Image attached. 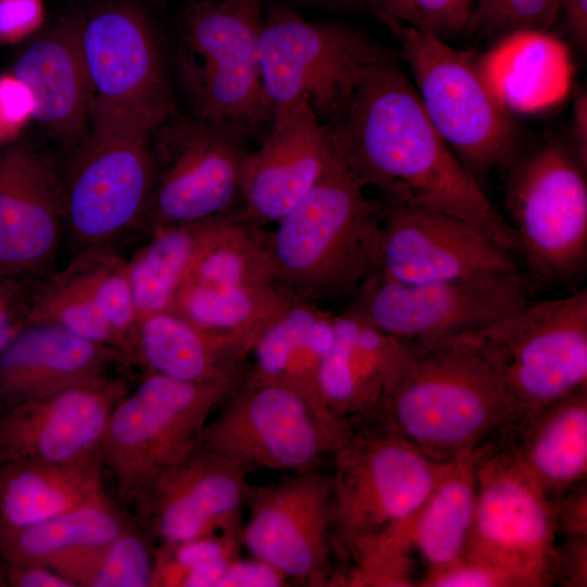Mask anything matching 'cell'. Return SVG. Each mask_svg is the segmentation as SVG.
Listing matches in <instances>:
<instances>
[{
	"label": "cell",
	"mask_w": 587,
	"mask_h": 587,
	"mask_svg": "<svg viewBox=\"0 0 587 587\" xmlns=\"http://www.w3.org/2000/svg\"><path fill=\"white\" fill-rule=\"evenodd\" d=\"M326 128L336 151L386 207L437 210L515 238L434 127L397 57L367 73Z\"/></svg>",
	"instance_id": "cell-1"
},
{
	"label": "cell",
	"mask_w": 587,
	"mask_h": 587,
	"mask_svg": "<svg viewBox=\"0 0 587 587\" xmlns=\"http://www.w3.org/2000/svg\"><path fill=\"white\" fill-rule=\"evenodd\" d=\"M375 415L383 429L439 461L491 445L520 421L489 369L453 340L407 344Z\"/></svg>",
	"instance_id": "cell-2"
},
{
	"label": "cell",
	"mask_w": 587,
	"mask_h": 587,
	"mask_svg": "<svg viewBox=\"0 0 587 587\" xmlns=\"http://www.w3.org/2000/svg\"><path fill=\"white\" fill-rule=\"evenodd\" d=\"M365 189L332 145L316 184L270 232L275 279L292 298L349 301L375 272L386 205Z\"/></svg>",
	"instance_id": "cell-3"
},
{
	"label": "cell",
	"mask_w": 587,
	"mask_h": 587,
	"mask_svg": "<svg viewBox=\"0 0 587 587\" xmlns=\"http://www.w3.org/2000/svg\"><path fill=\"white\" fill-rule=\"evenodd\" d=\"M263 15L264 0H196L177 35L188 114L243 142L260 139L272 122L259 51Z\"/></svg>",
	"instance_id": "cell-4"
},
{
	"label": "cell",
	"mask_w": 587,
	"mask_h": 587,
	"mask_svg": "<svg viewBox=\"0 0 587 587\" xmlns=\"http://www.w3.org/2000/svg\"><path fill=\"white\" fill-rule=\"evenodd\" d=\"M243 373L187 382L148 373L114 407L99 448L103 478L137 514L159 479L200 447L205 425Z\"/></svg>",
	"instance_id": "cell-5"
},
{
	"label": "cell",
	"mask_w": 587,
	"mask_h": 587,
	"mask_svg": "<svg viewBox=\"0 0 587 587\" xmlns=\"http://www.w3.org/2000/svg\"><path fill=\"white\" fill-rule=\"evenodd\" d=\"M448 340L482 360L521 420L587 387V289L527 303Z\"/></svg>",
	"instance_id": "cell-6"
},
{
	"label": "cell",
	"mask_w": 587,
	"mask_h": 587,
	"mask_svg": "<svg viewBox=\"0 0 587 587\" xmlns=\"http://www.w3.org/2000/svg\"><path fill=\"white\" fill-rule=\"evenodd\" d=\"M259 51L272 120L305 103L325 126L374 66L397 57L351 24L311 21L280 4L264 11Z\"/></svg>",
	"instance_id": "cell-7"
},
{
	"label": "cell",
	"mask_w": 587,
	"mask_h": 587,
	"mask_svg": "<svg viewBox=\"0 0 587 587\" xmlns=\"http://www.w3.org/2000/svg\"><path fill=\"white\" fill-rule=\"evenodd\" d=\"M421 103L434 127L480 184L516 158V130L479 59L433 33L389 21Z\"/></svg>",
	"instance_id": "cell-8"
},
{
	"label": "cell",
	"mask_w": 587,
	"mask_h": 587,
	"mask_svg": "<svg viewBox=\"0 0 587 587\" xmlns=\"http://www.w3.org/2000/svg\"><path fill=\"white\" fill-rule=\"evenodd\" d=\"M89 91L88 135L151 136L174 111L159 40L147 14L114 1L78 21Z\"/></svg>",
	"instance_id": "cell-9"
},
{
	"label": "cell",
	"mask_w": 587,
	"mask_h": 587,
	"mask_svg": "<svg viewBox=\"0 0 587 587\" xmlns=\"http://www.w3.org/2000/svg\"><path fill=\"white\" fill-rule=\"evenodd\" d=\"M586 170L570 146L555 141L515 158L505 170V208L528 291L574 285L586 273Z\"/></svg>",
	"instance_id": "cell-10"
},
{
	"label": "cell",
	"mask_w": 587,
	"mask_h": 587,
	"mask_svg": "<svg viewBox=\"0 0 587 587\" xmlns=\"http://www.w3.org/2000/svg\"><path fill=\"white\" fill-rule=\"evenodd\" d=\"M527 292L521 273L404 283L373 272L347 308L402 342L428 346L510 315L528 303Z\"/></svg>",
	"instance_id": "cell-11"
},
{
	"label": "cell",
	"mask_w": 587,
	"mask_h": 587,
	"mask_svg": "<svg viewBox=\"0 0 587 587\" xmlns=\"http://www.w3.org/2000/svg\"><path fill=\"white\" fill-rule=\"evenodd\" d=\"M334 455L333 534L342 554L354 540L412 517L449 461L383 428L354 433Z\"/></svg>",
	"instance_id": "cell-12"
},
{
	"label": "cell",
	"mask_w": 587,
	"mask_h": 587,
	"mask_svg": "<svg viewBox=\"0 0 587 587\" xmlns=\"http://www.w3.org/2000/svg\"><path fill=\"white\" fill-rule=\"evenodd\" d=\"M558 532L554 500L498 444L487 446L461 557L507 571L522 587L547 586L554 582Z\"/></svg>",
	"instance_id": "cell-13"
},
{
	"label": "cell",
	"mask_w": 587,
	"mask_h": 587,
	"mask_svg": "<svg viewBox=\"0 0 587 587\" xmlns=\"http://www.w3.org/2000/svg\"><path fill=\"white\" fill-rule=\"evenodd\" d=\"M201 436L200 447L250 473L311 470L348 441L330 432L289 388L243 376Z\"/></svg>",
	"instance_id": "cell-14"
},
{
	"label": "cell",
	"mask_w": 587,
	"mask_h": 587,
	"mask_svg": "<svg viewBox=\"0 0 587 587\" xmlns=\"http://www.w3.org/2000/svg\"><path fill=\"white\" fill-rule=\"evenodd\" d=\"M151 136L88 135L61 174L65 235L74 250L115 247L141 230L154 162Z\"/></svg>",
	"instance_id": "cell-15"
},
{
	"label": "cell",
	"mask_w": 587,
	"mask_h": 587,
	"mask_svg": "<svg viewBox=\"0 0 587 587\" xmlns=\"http://www.w3.org/2000/svg\"><path fill=\"white\" fill-rule=\"evenodd\" d=\"M150 141L154 180L141 230L200 222L240 202L246 142L176 110Z\"/></svg>",
	"instance_id": "cell-16"
},
{
	"label": "cell",
	"mask_w": 587,
	"mask_h": 587,
	"mask_svg": "<svg viewBox=\"0 0 587 587\" xmlns=\"http://www.w3.org/2000/svg\"><path fill=\"white\" fill-rule=\"evenodd\" d=\"M516 241L432 209L386 207L375 272L404 283L520 273Z\"/></svg>",
	"instance_id": "cell-17"
},
{
	"label": "cell",
	"mask_w": 587,
	"mask_h": 587,
	"mask_svg": "<svg viewBox=\"0 0 587 587\" xmlns=\"http://www.w3.org/2000/svg\"><path fill=\"white\" fill-rule=\"evenodd\" d=\"M241 544L288 579L312 586L333 582L330 476L307 470L265 486L252 487Z\"/></svg>",
	"instance_id": "cell-18"
},
{
	"label": "cell",
	"mask_w": 587,
	"mask_h": 587,
	"mask_svg": "<svg viewBox=\"0 0 587 587\" xmlns=\"http://www.w3.org/2000/svg\"><path fill=\"white\" fill-rule=\"evenodd\" d=\"M33 284L25 323L57 324L129 362L138 317L127 259L115 247L74 250L64 267Z\"/></svg>",
	"instance_id": "cell-19"
},
{
	"label": "cell",
	"mask_w": 587,
	"mask_h": 587,
	"mask_svg": "<svg viewBox=\"0 0 587 587\" xmlns=\"http://www.w3.org/2000/svg\"><path fill=\"white\" fill-rule=\"evenodd\" d=\"M65 235L61 173L28 146L0 150V275L34 283L51 271Z\"/></svg>",
	"instance_id": "cell-20"
},
{
	"label": "cell",
	"mask_w": 587,
	"mask_h": 587,
	"mask_svg": "<svg viewBox=\"0 0 587 587\" xmlns=\"http://www.w3.org/2000/svg\"><path fill=\"white\" fill-rule=\"evenodd\" d=\"M108 375L0 409V462L70 463L99 455L109 417L127 392Z\"/></svg>",
	"instance_id": "cell-21"
},
{
	"label": "cell",
	"mask_w": 587,
	"mask_h": 587,
	"mask_svg": "<svg viewBox=\"0 0 587 587\" xmlns=\"http://www.w3.org/2000/svg\"><path fill=\"white\" fill-rule=\"evenodd\" d=\"M240 466L199 448L165 473L137 512L163 546L220 535L241 536L252 486Z\"/></svg>",
	"instance_id": "cell-22"
},
{
	"label": "cell",
	"mask_w": 587,
	"mask_h": 587,
	"mask_svg": "<svg viewBox=\"0 0 587 587\" xmlns=\"http://www.w3.org/2000/svg\"><path fill=\"white\" fill-rule=\"evenodd\" d=\"M330 153L327 128L308 104L274 117L259 147L245 155L240 215L259 226L277 223L316 184Z\"/></svg>",
	"instance_id": "cell-23"
},
{
	"label": "cell",
	"mask_w": 587,
	"mask_h": 587,
	"mask_svg": "<svg viewBox=\"0 0 587 587\" xmlns=\"http://www.w3.org/2000/svg\"><path fill=\"white\" fill-rule=\"evenodd\" d=\"M334 334L335 314L321 304L294 299L254 340L248 375L295 391L330 432L349 441L354 433L351 424L327 408L320 389L322 359Z\"/></svg>",
	"instance_id": "cell-24"
},
{
	"label": "cell",
	"mask_w": 587,
	"mask_h": 587,
	"mask_svg": "<svg viewBox=\"0 0 587 587\" xmlns=\"http://www.w3.org/2000/svg\"><path fill=\"white\" fill-rule=\"evenodd\" d=\"M112 348L49 322L25 323L0 353V405L20 404L108 375Z\"/></svg>",
	"instance_id": "cell-25"
},
{
	"label": "cell",
	"mask_w": 587,
	"mask_h": 587,
	"mask_svg": "<svg viewBox=\"0 0 587 587\" xmlns=\"http://www.w3.org/2000/svg\"><path fill=\"white\" fill-rule=\"evenodd\" d=\"M110 497L50 520L0 528V563L36 564L89 586L108 546L130 525Z\"/></svg>",
	"instance_id": "cell-26"
},
{
	"label": "cell",
	"mask_w": 587,
	"mask_h": 587,
	"mask_svg": "<svg viewBox=\"0 0 587 587\" xmlns=\"http://www.w3.org/2000/svg\"><path fill=\"white\" fill-rule=\"evenodd\" d=\"M29 89L37 120L75 149L88 136L89 91L78 22L48 29L23 49L11 72Z\"/></svg>",
	"instance_id": "cell-27"
},
{
	"label": "cell",
	"mask_w": 587,
	"mask_h": 587,
	"mask_svg": "<svg viewBox=\"0 0 587 587\" xmlns=\"http://www.w3.org/2000/svg\"><path fill=\"white\" fill-rule=\"evenodd\" d=\"M549 498L586 480L587 387L521 419L498 441Z\"/></svg>",
	"instance_id": "cell-28"
},
{
	"label": "cell",
	"mask_w": 587,
	"mask_h": 587,
	"mask_svg": "<svg viewBox=\"0 0 587 587\" xmlns=\"http://www.w3.org/2000/svg\"><path fill=\"white\" fill-rule=\"evenodd\" d=\"M407 344L373 327L347 307L335 314L334 339L320 367V389L339 419L375 415Z\"/></svg>",
	"instance_id": "cell-29"
},
{
	"label": "cell",
	"mask_w": 587,
	"mask_h": 587,
	"mask_svg": "<svg viewBox=\"0 0 587 587\" xmlns=\"http://www.w3.org/2000/svg\"><path fill=\"white\" fill-rule=\"evenodd\" d=\"M107 497L99 455L60 464L0 462V528L34 525Z\"/></svg>",
	"instance_id": "cell-30"
},
{
	"label": "cell",
	"mask_w": 587,
	"mask_h": 587,
	"mask_svg": "<svg viewBox=\"0 0 587 587\" xmlns=\"http://www.w3.org/2000/svg\"><path fill=\"white\" fill-rule=\"evenodd\" d=\"M246 357L183 315L165 310L138 321L129 362L187 382L220 379L242 372Z\"/></svg>",
	"instance_id": "cell-31"
},
{
	"label": "cell",
	"mask_w": 587,
	"mask_h": 587,
	"mask_svg": "<svg viewBox=\"0 0 587 587\" xmlns=\"http://www.w3.org/2000/svg\"><path fill=\"white\" fill-rule=\"evenodd\" d=\"M294 299L277 284L186 282L168 310L247 357L261 330Z\"/></svg>",
	"instance_id": "cell-32"
},
{
	"label": "cell",
	"mask_w": 587,
	"mask_h": 587,
	"mask_svg": "<svg viewBox=\"0 0 587 587\" xmlns=\"http://www.w3.org/2000/svg\"><path fill=\"white\" fill-rule=\"evenodd\" d=\"M486 447L449 460L422 507L403 522L409 542L424 558L427 571L462 555L474 516L478 463Z\"/></svg>",
	"instance_id": "cell-33"
},
{
	"label": "cell",
	"mask_w": 587,
	"mask_h": 587,
	"mask_svg": "<svg viewBox=\"0 0 587 587\" xmlns=\"http://www.w3.org/2000/svg\"><path fill=\"white\" fill-rule=\"evenodd\" d=\"M479 62L487 82L508 110L544 108L566 90V55L548 33L524 32L502 37L497 49Z\"/></svg>",
	"instance_id": "cell-34"
},
{
	"label": "cell",
	"mask_w": 587,
	"mask_h": 587,
	"mask_svg": "<svg viewBox=\"0 0 587 587\" xmlns=\"http://www.w3.org/2000/svg\"><path fill=\"white\" fill-rule=\"evenodd\" d=\"M224 214V213H223ZM163 226L127 259L138 321L168 310L197 258L216 230L222 215Z\"/></svg>",
	"instance_id": "cell-35"
},
{
	"label": "cell",
	"mask_w": 587,
	"mask_h": 587,
	"mask_svg": "<svg viewBox=\"0 0 587 587\" xmlns=\"http://www.w3.org/2000/svg\"><path fill=\"white\" fill-rule=\"evenodd\" d=\"M559 0H475L467 34L499 36L548 33L558 20Z\"/></svg>",
	"instance_id": "cell-36"
},
{
	"label": "cell",
	"mask_w": 587,
	"mask_h": 587,
	"mask_svg": "<svg viewBox=\"0 0 587 587\" xmlns=\"http://www.w3.org/2000/svg\"><path fill=\"white\" fill-rule=\"evenodd\" d=\"M154 566L152 548L143 536L129 526L108 546L89 586H153Z\"/></svg>",
	"instance_id": "cell-37"
},
{
	"label": "cell",
	"mask_w": 587,
	"mask_h": 587,
	"mask_svg": "<svg viewBox=\"0 0 587 587\" xmlns=\"http://www.w3.org/2000/svg\"><path fill=\"white\" fill-rule=\"evenodd\" d=\"M423 587H522L511 573L492 565L460 558L438 570L427 571Z\"/></svg>",
	"instance_id": "cell-38"
},
{
	"label": "cell",
	"mask_w": 587,
	"mask_h": 587,
	"mask_svg": "<svg viewBox=\"0 0 587 587\" xmlns=\"http://www.w3.org/2000/svg\"><path fill=\"white\" fill-rule=\"evenodd\" d=\"M35 118V102L27 86L12 73L0 75V145L15 140Z\"/></svg>",
	"instance_id": "cell-39"
},
{
	"label": "cell",
	"mask_w": 587,
	"mask_h": 587,
	"mask_svg": "<svg viewBox=\"0 0 587 587\" xmlns=\"http://www.w3.org/2000/svg\"><path fill=\"white\" fill-rule=\"evenodd\" d=\"M421 28L447 39L467 34L475 0H414Z\"/></svg>",
	"instance_id": "cell-40"
},
{
	"label": "cell",
	"mask_w": 587,
	"mask_h": 587,
	"mask_svg": "<svg viewBox=\"0 0 587 587\" xmlns=\"http://www.w3.org/2000/svg\"><path fill=\"white\" fill-rule=\"evenodd\" d=\"M42 22V0H0V45L34 36Z\"/></svg>",
	"instance_id": "cell-41"
},
{
	"label": "cell",
	"mask_w": 587,
	"mask_h": 587,
	"mask_svg": "<svg viewBox=\"0 0 587 587\" xmlns=\"http://www.w3.org/2000/svg\"><path fill=\"white\" fill-rule=\"evenodd\" d=\"M26 285L0 275V353L25 324Z\"/></svg>",
	"instance_id": "cell-42"
},
{
	"label": "cell",
	"mask_w": 587,
	"mask_h": 587,
	"mask_svg": "<svg viewBox=\"0 0 587 587\" xmlns=\"http://www.w3.org/2000/svg\"><path fill=\"white\" fill-rule=\"evenodd\" d=\"M288 578L271 564L252 557L233 560L226 569L217 587H280Z\"/></svg>",
	"instance_id": "cell-43"
},
{
	"label": "cell",
	"mask_w": 587,
	"mask_h": 587,
	"mask_svg": "<svg viewBox=\"0 0 587 587\" xmlns=\"http://www.w3.org/2000/svg\"><path fill=\"white\" fill-rule=\"evenodd\" d=\"M586 535L567 534L555 549L554 582L566 586H586Z\"/></svg>",
	"instance_id": "cell-44"
},
{
	"label": "cell",
	"mask_w": 587,
	"mask_h": 587,
	"mask_svg": "<svg viewBox=\"0 0 587 587\" xmlns=\"http://www.w3.org/2000/svg\"><path fill=\"white\" fill-rule=\"evenodd\" d=\"M0 580L14 587H74L75 585L52 570L36 564L2 565Z\"/></svg>",
	"instance_id": "cell-45"
},
{
	"label": "cell",
	"mask_w": 587,
	"mask_h": 587,
	"mask_svg": "<svg viewBox=\"0 0 587 587\" xmlns=\"http://www.w3.org/2000/svg\"><path fill=\"white\" fill-rule=\"evenodd\" d=\"M580 51L587 48V0H559L558 20Z\"/></svg>",
	"instance_id": "cell-46"
},
{
	"label": "cell",
	"mask_w": 587,
	"mask_h": 587,
	"mask_svg": "<svg viewBox=\"0 0 587 587\" xmlns=\"http://www.w3.org/2000/svg\"><path fill=\"white\" fill-rule=\"evenodd\" d=\"M570 143L577 158L587 165V92L585 89L576 95L573 103Z\"/></svg>",
	"instance_id": "cell-47"
},
{
	"label": "cell",
	"mask_w": 587,
	"mask_h": 587,
	"mask_svg": "<svg viewBox=\"0 0 587 587\" xmlns=\"http://www.w3.org/2000/svg\"><path fill=\"white\" fill-rule=\"evenodd\" d=\"M383 22L395 21L421 28L414 0H366Z\"/></svg>",
	"instance_id": "cell-48"
},
{
	"label": "cell",
	"mask_w": 587,
	"mask_h": 587,
	"mask_svg": "<svg viewBox=\"0 0 587 587\" xmlns=\"http://www.w3.org/2000/svg\"><path fill=\"white\" fill-rule=\"evenodd\" d=\"M303 1H309L311 3H317L320 5L323 4L326 7H334V8L369 7V3L366 0H303Z\"/></svg>",
	"instance_id": "cell-49"
},
{
	"label": "cell",
	"mask_w": 587,
	"mask_h": 587,
	"mask_svg": "<svg viewBox=\"0 0 587 587\" xmlns=\"http://www.w3.org/2000/svg\"><path fill=\"white\" fill-rule=\"evenodd\" d=\"M1 408H2V407L0 405V409H1Z\"/></svg>",
	"instance_id": "cell-50"
}]
</instances>
